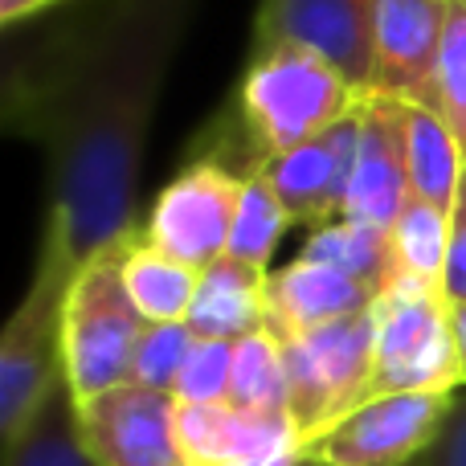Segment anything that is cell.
I'll use <instances>...</instances> for the list:
<instances>
[{
  "instance_id": "obj_1",
  "label": "cell",
  "mask_w": 466,
  "mask_h": 466,
  "mask_svg": "<svg viewBox=\"0 0 466 466\" xmlns=\"http://www.w3.org/2000/svg\"><path fill=\"white\" fill-rule=\"evenodd\" d=\"M197 0H95L5 66V127L46 152L49 213L86 262L136 229L156 103Z\"/></svg>"
},
{
  "instance_id": "obj_2",
  "label": "cell",
  "mask_w": 466,
  "mask_h": 466,
  "mask_svg": "<svg viewBox=\"0 0 466 466\" xmlns=\"http://www.w3.org/2000/svg\"><path fill=\"white\" fill-rule=\"evenodd\" d=\"M364 95L311 49H274L249 57L229 115L254 156L258 172L270 160L319 139L360 111Z\"/></svg>"
},
{
  "instance_id": "obj_3",
  "label": "cell",
  "mask_w": 466,
  "mask_h": 466,
  "mask_svg": "<svg viewBox=\"0 0 466 466\" xmlns=\"http://www.w3.org/2000/svg\"><path fill=\"white\" fill-rule=\"evenodd\" d=\"M78 266L82 262L74 258L70 229L54 213H46L33 282L0 336V438L5 442H13L29 426L49 389L62 380L66 307H70Z\"/></svg>"
},
{
  "instance_id": "obj_4",
  "label": "cell",
  "mask_w": 466,
  "mask_h": 466,
  "mask_svg": "<svg viewBox=\"0 0 466 466\" xmlns=\"http://www.w3.org/2000/svg\"><path fill=\"white\" fill-rule=\"evenodd\" d=\"M131 233L86 258L74 279L70 307H66L62 372L78 401L127 385L136 348L147 331V319L131 303L127 282H123V254H127Z\"/></svg>"
},
{
  "instance_id": "obj_5",
  "label": "cell",
  "mask_w": 466,
  "mask_h": 466,
  "mask_svg": "<svg viewBox=\"0 0 466 466\" xmlns=\"http://www.w3.org/2000/svg\"><path fill=\"white\" fill-rule=\"evenodd\" d=\"M287 369V413L303 451L372 401L377 377V315L360 311L328 328L279 339Z\"/></svg>"
},
{
  "instance_id": "obj_6",
  "label": "cell",
  "mask_w": 466,
  "mask_h": 466,
  "mask_svg": "<svg viewBox=\"0 0 466 466\" xmlns=\"http://www.w3.org/2000/svg\"><path fill=\"white\" fill-rule=\"evenodd\" d=\"M377 315V377L372 397L393 393H459L462 360L454 344L451 299L442 287L393 270L372 303Z\"/></svg>"
},
{
  "instance_id": "obj_7",
  "label": "cell",
  "mask_w": 466,
  "mask_h": 466,
  "mask_svg": "<svg viewBox=\"0 0 466 466\" xmlns=\"http://www.w3.org/2000/svg\"><path fill=\"white\" fill-rule=\"evenodd\" d=\"M246 180L213 160H185V168L164 185L147 221L139 226L144 241L160 254L177 258L188 270H209L226 258L233 221H238Z\"/></svg>"
},
{
  "instance_id": "obj_8",
  "label": "cell",
  "mask_w": 466,
  "mask_h": 466,
  "mask_svg": "<svg viewBox=\"0 0 466 466\" xmlns=\"http://www.w3.org/2000/svg\"><path fill=\"white\" fill-rule=\"evenodd\" d=\"M459 393H393L364 401L352 418L303 451L315 466H413L446 434Z\"/></svg>"
},
{
  "instance_id": "obj_9",
  "label": "cell",
  "mask_w": 466,
  "mask_h": 466,
  "mask_svg": "<svg viewBox=\"0 0 466 466\" xmlns=\"http://www.w3.org/2000/svg\"><path fill=\"white\" fill-rule=\"evenodd\" d=\"M377 0H258L249 57L274 49H311L331 62L360 95L372 82Z\"/></svg>"
},
{
  "instance_id": "obj_10",
  "label": "cell",
  "mask_w": 466,
  "mask_h": 466,
  "mask_svg": "<svg viewBox=\"0 0 466 466\" xmlns=\"http://www.w3.org/2000/svg\"><path fill=\"white\" fill-rule=\"evenodd\" d=\"M451 5L438 0H377L369 95L410 111H438V62Z\"/></svg>"
},
{
  "instance_id": "obj_11",
  "label": "cell",
  "mask_w": 466,
  "mask_h": 466,
  "mask_svg": "<svg viewBox=\"0 0 466 466\" xmlns=\"http://www.w3.org/2000/svg\"><path fill=\"white\" fill-rule=\"evenodd\" d=\"M82 438L98 466H188L180 451V401L144 385H119L78 401Z\"/></svg>"
},
{
  "instance_id": "obj_12",
  "label": "cell",
  "mask_w": 466,
  "mask_h": 466,
  "mask_svg": "<svg viewBox=\"0 0 466 466\" xmlns=\"http://www.w3.org/2000/svg\"><path fill=\"white\" fill-rule=\"evenodd\" d=\"M410 201H413L410 106L393 103V98L364 95L360 147H356V168H352V188H348L344 221L372 226V229H393Z\"/></svg>"
},
{
  "instance_id": "obj_13",
  "label": "cell",
  "mask_w": 466,
  "mask_h": 466,
  "mask_svg": "<svg viewBox=\"0 0 466 466\" xmlns=\"http://www.w3.org/2000/svg\"><path fill=\"white\" fill-rule=\"evenodd\" d=\"M356 147H360V111L352 119L336 123L331 131H323L311 144L270 160L258 172V180L279 197V205L295 226H336V221H344Z\"/></svg>"
},
{
  "instance_id": "obj_14",
  "label": "cell",
  "mask_w": 466,
  "mask_h": 466,
  "mask_svg": "<svg viewBox=\"0 0 466 466\" xmlns=\"http://www.w3.org/2000/svg\"><path fill=\"white\" fill-rule=\"evenodd\" d=\"M180 451L188 466H299L303 442L290 413H249L238 405H180Z\"/></svg>"
},
{
  "instance_id": "obj_15",
  "label": "cell",
  "mask_w": 466,
  "mask_h": 466,
  "mask_svg": "<svg viewBox=\"0 0 466 466\" xmlns=\"http://www.w3.org/2000/svg\"><path fill=\"white\" fill-rule=\"evenodd\" d=\"M372 303H377V290L356 282L352 274L295 258L266 282V331L274 339H290L348 315H360Z\"/></svg>"
},
{
  "instance_id": "obj_16",
  "label": "cell",
  "mask_w": 466,
  "mask_h": 466,
  "mask_svg": "<svg viewBox=\"0 0 466 466\" xmlns=\"http://www.w3.org/2000/svg\"><path fill=\"white\" fill-rule=\"evenodd\" d=\"M266 282L270 270L238 262V258H218L209 270H201L193 307L185 323L197 339H226L238 344L246 336L266 331Z\"/></svg>"
},
{
  "instance_id": "obj_17",
  "label": "cell",
  "mask_w": 466,
  "mask_h": 466,
  "mask_svg": "<svg viewBox=\"0 0 466 466\" xmlns=\"http://www.w3.org/2000/svg\"><path fill=\"white\" fill-rule=\"evenodd\" d=\"M5 466H98L86 451L78 418V397H74L70 380H57L41 410L29 418V426L5 442Z\"/></svg>"
},
{
  "instance_id": "obj_18",
  "label": "cell",
  "mask_w": 466,
  "mask_h": 466,
  "mask_svg": "<svg viewBox=\"0 0 466 466\" xmlns=\"http://www.w3.org/2000/svg\"><path fill=\"white\" fill-rule=\"evenodd\" d=\"M123 282H127L131 303L139 307L147 323H185L201 274L152 249L144 233L136 229L127 241V254H123Z\"/></svg>"
},
{
  "instance_id": "obj_19",
  "label": "cell",
  "mask_w": 466,
  "mask_h": 466,
  "mask_svg": "<svg viewBox=\"0 0 466 466\" xmlns=\"http://www.w3.org/2000/svg\"><path fill=\"white\" fill-rule=\"evenodd\" d=\"M466 180V156L438 111H410V188L451 218Z\"/></svg>"
},
{
  "instance_id": "obj_20",
  "label": "cell",
  "mask_w": 466,
  "mask_h": 466,
  "mask_svg": "<svg viewBox=\"0 0 466 466\" xmlns=\"http://www.w3.org/2000/svg\"><path fill=\"white\" fill-rule=\"evenodd\" d=\"M299 258L352 274L356 282L372 287L377 295L389 287V279L397 270L393 229H372V226H356V221H336V226L315 229Z\"/></svg>"
},
{
  "instance_id": "obj_21",
  "label": "cell",
  "mask_w": 466,
  "mask_h": 466,
  "mask_svg": "<svg viewBox=\"0 0 466 466\" xmlns=\"http://www.w3.org/2000/svg\"><path fill=\"white\" fill-rule=\"evenodd\" d=\"M226 401L249 413H287V369H282V348L270 331H258L233 344Z\"/></svg>"
},
{
  "instance_id": "obj_22",
  "label": "cell",
  "mask_w": 466,
  "mask_h": 466,
  "mask_svg": "<svg viewBox=\"0 0 466 466\" xmlns=\"http://www.w3.org/2000/svg\"><path fill=\"white\" fill-rule=\"evenodd\" d=\"M393 249H397V270L442 287L446 249H451V218L413 197L405 205L401 221L393 226Z\"/></svg>"
},
{
  "instance_id": "obj_23",
  "label": "cell",
  "mask_w": 466,
  "mask_h": 466,
  "mask_svg": "<svg viewBox=\"0 0 466 466\" xmlns=\"http://www.w3.org/2000/svg\"><path fill=\"white\" fill-rule=\"evenodd\" d=\"M287 226L295 221L287 218V209L279 205V197L262 185V180H246L241 188V205H238V221H233V238H229V258L238 262H249V266H270V254L274 246L282 241Z\"/></svg>"
},
{
  "instance_id": "obj_24",
  "label": "cell",
  "mask_w": 466,
  "mask_h": 466,
  "mask_svg": "<svg viewBox=\"0 0 466 466\" xmlns=\"http://www.w3.org/2000/svg\"><path fill=\"white\" fill-rule=\"evenodd\" d=\"M193 344L197 336L188 331V323H147L144 339L136 348V360H131L127 385H144V389H156V393H177L180 369H185Z\"/></svg>"
},
{
  "instance_id": "obj_25",
  "label": "cell",
  "mask_w": 466,
  "mask_h": 466,
  "mask_svg": "<svg viewBox=\"0 0 466 466\" xmlns=\"http://www.w3.org/2000/svg\"><path fill=\"white\" fill-rule=\"evenodd\" d=\"M438 115L454 131L466 156V8L451 5L442 37V62H438Z\"/></svg>"
},
{
  "instance_id": "obj_26",
  "label": "cell",
  "mask_w": 466,
  "mask_h": 466,
  "mask_svg": "<svg viewBox=\"0 0 466 466\" xmlns=\"http://www.w3.org/2000/svg\"><path fill=\"white\" fill-rule=\"evenodd\" d=\"M233 372V344L226 339H197L177 380L180 405H221L229 397Z\"/></svg>"
},
{
  "instance_id": "obj_27",
  "label": "cell",
  "mask_w": 466,
  "mask_h": 466,
  "mask_svg": "<svg viewBox=\"0 0 466 466\" xmlns=\"http://www.w3.org/2000/svg\"><path fill=\"white\" fill-rule=\"evenodd\" d=\"M442 295L451 299V307L466 303V180H462V193L451 213V249H446Z\"/></svg>"
},
{
  "instance_id": "obj_28",
  "label": "cell",
  "mask_w": 466,
  "mask_h": 466,
  "mask_svg": "<svg viewBox=\"0 0 466 466\" xmlns=\"http://www.w3.org/2000/svg\"><path fill=\"white\" fill-rule=\"evenodd\" d=\"M438 454H442V466H466V389H459L454 397L451 421H446V434L438 442Z\"/></svg>"
},
{
  "instance_id": "obj_29",
  "label": "cell",
  "mask_w": 466,
  "mask_h": 466,
  "mask_svg": "<svg viewBox=\"0 0 466 466\" xmlns=\"http://www.w3.org/2000/svg\"><path fill=\"white\" fill-rule=\"evenodd\" d=\"M54 5L57 0H0V21H5V29H16L21 21H29V16L46 13Z\"/></svg>"
},
{
  "instance_id": "obj_30",
  "label": "cell",
  "mask_w": 466,
  "mask_h": 466,
  "mask_svg": "<svg viewBox=\"0 0 466 466\" xmlns=\"http://www.w3.org/2000/svg\"><path fill=\"white\" fill-rule=\"evenodd\" d=\"M451 323H454V344H459V360H462V385H466V303L451 307Z\"/></svg>"
},
{
  "instance_id": "obj_31",
  "label": "cell",
  "mask_w": 466,
  "mask_h": 466,
  "mask_svg": "<svg viewBox=\"0 0 466 466\" xmlns=\"http://www.w3.org/2000/svg\"><path fill=\"white\" fill-rule=\"evenodd\" d=\"M413 466H442V454H438V446L426 454V459H418V462H413Z\"/></svg>"
},
{
  "instance_id": "obj_32",
  "label": "cell",
  "mask_w": 466,
  "mask_h": 466,
  "mask_svg": "<svg viewBox=\"0 0 466 466\" xmlns=\"http://www.w3.org/2000/svg\"><path fill=\"white\" fill-rule=\"evenodd\" d=\"M438 5H454V0H438Z\"/></svg>"
},
{
  "instance_id": "obj_33",
  "label": "cell",
  "mask_w": 466,
  "mask_h": 466,
  "mask_svg": "<svg viewBox=\"0 0 466 466\" xmlns=\"http://www.w3.org/2000/svg\"><path fill=\"white\" fill-rule=\"evenodd\" d=\"M299 466H315V462H307V459H303V462H299Z\"/></svg>"
},
{
  "instance_id": "obj_34",
  "label": "cell",
  "mask_w": 466,
  "mask_h": 466,
  "mask_svg": "<svg viewBox=\"0 0 466 466\" xmlns=\"http://www.w3.org/2000/svg\"><path fill=\"white\" fill-rule=\"evenodd\" d=\"M454 5H462V8H466V0H454Z\"/></svg>"
}]
</instances>
